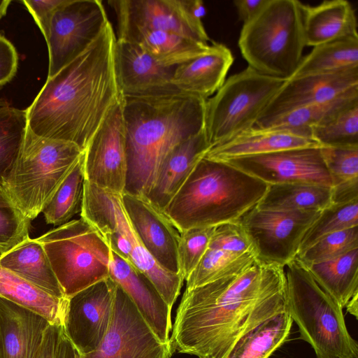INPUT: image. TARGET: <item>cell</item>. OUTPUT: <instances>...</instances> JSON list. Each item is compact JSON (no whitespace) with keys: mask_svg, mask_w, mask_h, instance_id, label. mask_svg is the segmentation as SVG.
I'll return each instance as SVG.
<instances>
[{"mask_svg":"<svg viewBox=\"0 0 358 358\" xmlns=\"http://www.w3.org/2000/svg\"><path fill=\"white\" fill-rule=\"evenodd\" d=\"M10 106L9 103L8 102V101L3 98H0V107L1 106Z\"/></svg>","mask_w":358,"mask_h":358,"instance_id":"cell-52","label":"cell"},{"mask_svg":"<svg viewBox=\"0 0 358 358\" xmlns=\"http://www.w3.org/2000/svg\"><path fill=\"white\" fill-rule=\"evenodd\" d=\"M80 217L95 229L110 228L125 239L129 260L153 283L168 306L172 308L180 293L184 279L161 267L145 249L123 207L121 194L85 182Z\"/></svg>","mask_w":358,"mask_h":358,"instance_id":"cell-10","label":"cell"},{"mask_svg":"<svg viewBox=\"0 0 358 358\" xmlns=\"http://www.w3.org/2000/svg\"><path fill=\"white\" fill-rule=\"evenodd\" d=\"M358 67V38L348 37L313 47L290 78ZM289 78V79H290Z\"/></svg>","mask_w":358,"mask_h":358,"instance_id":"cell-33","label":"cell"},{"mask_svg":"<svg viewBox=\"0 0 358 358\" xmlns=\"http://www.w3.org/2000/svg\"><path fill=\"white\" fill-rule=\"evenodd\" d=\"M55 358H84L83 355L76 348L64 331L57 346Z\"/></svg>","mask_w":358,"mask_h":358,"instance_id":"cell-49","label":"cell"},{"mask_svg":"<svg viewBox=\"0 0 358 358\" xmlns=\"http://www.w3.org/2000/svg\"><path fill=\"white\" fill-rule=\"evenodd\" d=\"M117 36L110 21L80 55L48 78L26 109L28 129L84 151L121 99L114 63Z\"/></svg>","mask_w":358,"mask_h":358,"instance_id":"cell-2","label":"cell"},{"mask_svg":"<svg viewBox=\"0 0 358 358\" xmlns=\"http://www.w3.org/2000/svg\"><path fill=\"white\" fill-rule=\"evenodd\" d=\"M0 297L62 326L67 298L55 297L0 266Z\"/></svg>","mask_w":358,"mask_h":358,"instance_id":"cell-31","label":"cell"},{"mask_svg":"<svg viewBox=\"0 0 358 358\" xmlns=\"http://www.w3.org/2000/svg\"><path fill=\"white\" fill-rule=\"evenodd\" d=\"M83 153L72 143L43 138L27 129L18 157L1 187L32 220L42 213Z\"/></svg>","mask_w":358,"mask_h":358,"instance_id":"cell-7","label":"cell"},{"mask_svg":"<svg viewBox=\"0 0 358 358\" xmlns=\"http://www.w3.org/2000/svg\"><path fill=\"white\" fill-rule=\"evenodd\" d=\"M357 299L358 294H356L350 299L345 306L347 311L356 318H357Z\"/></svg>","mask_w":358,"mask_h":358,"instance_id":"cell-50","label":"cell"},{"mask_svg":"<svg viewBox=\"0 0 358 358\" xmlns=\"http://www.w3.org/2000/svg\"><path fill=\"white\" fill-rule=\"evenodd\" d=\"M332 187L358 180V146H321Z\"/></svg>","mask_w":358,"mask_h":358,"instance_id":"cell-43","label":"cell"},{"mask_svg":"<svg viewBox=\"0 0 358 358\" xmlns=\"http://www.w3.org/2000/svg\"><path fill=\"white\" fill-rule=\"evenodd\" d=\"M320 147L287 149L223 162L267 185L306 182L331 187Z\"/></svg>","mask_w":358,"mask_h":358,"instance_id":"cell-17","label":"cell"},{"mask_svg":"<svg viewBox=\"0 0 358 358\" xmlns=\"http://www.w3.org/2000/svg\"><path fill=\"white\" fill-rule=\"evenodd\" d=\"M50 322L0 297V340L3 358H36Z\"/></svg>","mask_w":358,"mask_h":358,"instance_id":"cell-23","label":"cell"},{"mask_svg":"<svg viewBox=\"0 0 358 358\" xmlns=\"http://www.w3.org/2000/svg\"><path fill=\"white\" fill-rule=\"evenodd\" d=\"M85 178L83 153L72 168L42 213L47 224L60 226L81 213Z\"/></svg>","mask_w":358,"mask_h":358,"instance_id":"cell-34","label":"cell"},{"mask_svg":"<svg viewBox=\"0 0 358 358\" xmlns=\"http://www.w3.org/2000/svg\"><path fill=\"white\" fill-rule=\"evenodd\" d=\"M306 267L319 286L343 308L358 294V248Z\"/></svg>","mask_w":358,"mask_h":358,"instance_id":"cell-32","label":"cell"},{"mask_svg":"<svg viewBox=\"0 0 358 358\" xmlns=\"http://www.w3.org/2000/svg\"><path fill=\"white\" fill-rule=\"evenodd\" d=\"M0 266L55 297L66 298L43 246L36 238H29L1 255Z\"/></svg>","mask_w":358,"mask_h":358,"instance_id":"cell-28","label":"cell"},{"mask_svg":"<svg viewBox=\"0 0 358 358\" xmlns=\"http://www.w3.org/2000/svg\"><path fill=\"white\" fill-rule=\"evenodd\" d=\"M18 66V55L13 43L0 31V88L15 76Z\"/></svg>","mask_w":358,"mask_h":358,"instance_id":"cell-46","label":"cell"},{"mask_svg":"<svg viewBox=\"0 0 358 358\" xmlns=\"http://www.w3.org/2000/svg\"><path fill=\"white\" fill-rule=\"evenodd\" d=\"M285 80L250 66L226 79L206 101L205 131L210 148L252 127Z\"/></svg>","mask_w":358,"mask_h":358,"instance_id":"cell-9","label":"cell"},{"mask_svg":"<svg viewBox=\"0 0 358 358\" xmlns=\"http://www.w3.org/2000/svg\"><path fill=\"white\" fill-rule=\"evenodd\" d=\"M285 268L257 260L243 271L185 289L169 338L172 352L224 358L238 337L286 307Z\"/></svg>","mask_w":358,"mask_h":358,"instance_id":"cell-1","label":"cell"},{"mask_svg":"<svg viewBox=\"0 0 358 358\" xmlns=\"http://www.w3.org/2000/svg\"><path fill=\"white\" fill-rule=\"evenodd\" d=\"M301 6L296 0H268L243 24L238 44L248 66L278 78L293 76L306 46Z\"/></svg>","mask_w":358,"mask_h":358,"instance_id":"cell-6","label":"cell"},{"mask_svg":"<svg viewBox=\"0 0 358 358\" xmlns=\"http://www.w3.org/2000/svg\"><path fill=\"white\" fill-rule=\"evenodd\" d=\"M357 101H358V92L333 101L298 107L275 117L258 121L254 126L311 129L324 122L342 108Z\"/></svg>","mask_w":358,"mask_h":358,"instance_id":"cell-36","label":"cell"},{"mask_svg":"<svg viewBox=\"0 0 358 358\" xmlns=\"http://www.w3.org/2000/svg\"><path fill=\"white\" fill-rule=\"evenodd\" d=\"M63 1L64 0L22 1V3L32 15L45 40L48 36L53 15Z\"/></svg>","mask_w":358,"mask_h":358,"instance_id":"cell-45","label":"cell"},{"mask_svg":"<svg viewBox=\"0 0 358 358\" xmlns=\"http://www.w3.org/2000/svg\"><path fill=\"white\" fill-rule=\"evenodd\" d=\"M268 0H235L238 18L243 24L252 20L263 8Z\"/></svg>","mask_w":358,"mask_h":358,"instance_id":"cell-48","label":"cell"},{"mask_svg":"<svg viewBox=\"0 0 358 358\" xmlns=\"http://www.w3.org/2000/svg\"><path fill=\"white\" fill-rule=\"evenodd\" d=\"M31 221L0 186V256L30 238Z\"/></svg>","mask_w":358,"mask_h":358,"instance_id":"cell-40","label":"cell"},{"mask_svg":"<svg viewBox=\"0 0 358 358\" xmlns=\"http://www.w3.org/2000/svg\"><path fill=\"white\" fill-rule=\"evenodd\" d=\"M358 92V67L286 80L257 122Z\"/></svg>","mask_w":358,"mask_h":358,"instance_id":"cell-19","label":"cell"},{"mask_svg":"<svg viewBox=\"0 0 358 358\" xmlns=\"http://www.w3.org/2000/svg\"><path fill=\"white\" fill-rule=\"evenodd\" d=\"M214 227H194L180 233L178 257L184 280L196 268L206 252Z\"/></svg>","mask_w":358,"mask_h":358,"instance_id":"cell-42","label":"cell"},{"mask_svg":"<svg viewBox=\"0 0 358 358\" xmlns=\"http://www.w3.org/2000/svg\"><path fill=\"white\" fill-rule=\"evenodd\" d=\"M114 63L122 96L154 97L181 93L172 83L176 66L160 64L134 43L117 38Z\"/></svg>","mask_w":358,"mask_h":358,"instance_id":"cell-18","label":"cell"},{"mask_svg":"<svg viewBox=\"0 0 358 358\" xmlns=\"http://www.w3.org/2000/svg\"><path fill=\"white\" fill-rule=\"evenodd\" d=\"M83 166L87 182L114 193L124 192L127 159L122 96L84 150Z\"/></svg>","mask_w":358,"mask_h":358,"instance_id":"cell-15","label":"cell"},{"mask_svg":"<svg viewBox=\"0 0 358 358\" xmlns=\"http://www.w3.org/2000/svg\"><path fill=\"white\" fill-rule=\"evenodd\" d=\"M0 358H3V351L1 348V340H0Z\"/></svg>","mask_w":358,"mask_h":358,"instance_id":"cell-53","label":"cell"},{"mask_svg":"<svg viewBox=\"0 0 358 358\" xmlns=\"http://www.w3.org/2000/svg\"><path fill=\"white\" fill-rule=\"evenodd\" d=\"M109 21L99 0H64L55 10L45 40L48 78L57 73L84 52Z\"/></svg>","mask_w":358,"mask_h":358,"instance_id":"cell-12","label":"cell"},{"mask_svg":"<svg viewBox=\"0 0 358 358\" xmlns=\"http://www.w3.org/2000/svg\"><path fill=\"white\" fill-rule=\"evenodd\" d=\"M357 226L358 201L331 204L320 211L317 218L306 231L298 255L328 234Z\"/></svg>","mask_w":358,"mask_h":358,"instance_id":"cell-39","label":"cell"},{"mask_svg":"<svg viewBox=\"0 0 358 358\" xmlns=\"http://www.w3.org/2000/svg\"><path fill=\"white\" fill-rule=\"evenodd\" d=\"M10 3V0H0V20L6 14Z\"/></svg>","mask_w":358,"mask_h":358,"instance_id":"cell-51","label":"cell"},{"mask_svg":"<svg viewBox=\"0 0 358 358\" xmlns=\"http://www.w3.org/2000/svg\"><path fill=\"white\" fill-rule=\"evenodd\" d=\"M210 148L205 129L177 145L164 160L146 197L164 210Z\"/></svg>","mask_w":358,"mask_h":358,"instance_id":"cell-25","label":"cell"},{"mask_svg":"<svg viewBox=\"0 0 358 358\" xmlns=\"http://www.w3.org/2000/svg\"><path fill=\"white\" fill-rule=\"evenodd\" d=\"M256 261L254 253L238 255L208 245L200 262L185 280L186 289L238 274Z\"/></svg>","mask_w":358,"mask_h":358,"instance_id":"cell-35","label":"cell"},{"mask_svg":"<svg viewBox=\"0 0 358 358\" xmlns=\"http://www.w3.org/2000/svg\"><path fill=\"white\" fill-rule=\"evenodd\" d=\"M358 248V226L328 234L297 255L305 266L331 260Z\"/></svg>","mask_w":358,"mask_h":358,"instance_id":"cell-41","label":"cell"},{"mask_svg":"<svg viewBox=\"0 0 358 358\" xmlns=\"http://www.w3.org/2000/svg\"><path fill=\"white\" fill-rule=\"evenodd\" d=\"M206 101L182 93L122 96L127 159L125 193L148 194L169 153L205 129Z\"/></svg>","mask_w":358,"mask_h":358,"instance_id":"cell-3","label":"cell"},{"mask_svg":"<svg viewBox=\"0 0 358 358\" xmlns=\"http://www.w3.org/2000/svg\"><path fill=\"white\" fill-rule=\"evenodd\" d=\"M109 277L127 294L157 338L169 343L171 308L151 280L129 260L111 250Z\"/></svg>","mask_w":358,"mask_h":358,"instance_id":"cell-21","label":"cell"},{"mask_svg":"<svg viewBox=\"0 0 358 358\" xmlns=\"http://www.w3.org/2000/svg\"><path fill=\"white\" fill-rule=\"evenodd\" d=\"M285 275L287 310L317 358H357L358 345L347 329L343 308L296 257L285 266Z\"/></svg>","mask_w":358,"mask_h":358,"instance_id":"cell-5","label":"cell"},{"mask_svg":"<svg viewBox=\"0 0 358 358\" xmlns=\"http://www.w3.org/2000/svg\"><path fill=\"white\" fill-rule=\"evenodd\" d=\"M121 199L136 233L150 255L165 270L180 273V232L173 223L145 196L124 192Z\"/></svg>","mask_w":358,"mask_h":358,"instance_id":"cell-20","label":"cell"},{"mask_svg":"<svg viewBox=\"0 0 358 358\" xmlns=\"http://www.w3.org/2000/svg\"><path fill=\"white\" fill-rule=\"evenodd\" d=\"M292 323L285 307L245 331L224 358H268L286 341Z\"/></svg>","mask_w":358,"mask_h":358,"instance_id":"cell-29","label":"cell"},{"mask_svg":"<svg viewBox=\"0 0 358 358\" xmlns=\"http://www.w3.org/2000/svg\"><path fill=\"white\" fill-rule=\"evenodd\" d=\"M36 239L43 246L66 298L109 277L110 249L83 217Z\"/></svg>","mask_w":358,"mask_h":358,"instance_id":"cell-8","label":"cell"},{"mask_svg":"<svg viewBox=\"0 0 358 358\" xmlns=\"http://www.w3.org/2000/svg\"><path fill=\"white\" fill-rule=\"evenodd\" d=\"M301 8L306 46L315 47L348 37L358 38L356 15L349 1H324L315 6L301 3Z\"/></svg>","mask_w":358,"mask_h":358,"instance_id":"cell-26","label":"cell"},{"mask_svg":"<svg viewBox=\"0 0 358 358\" xmlns=\"http://www.w3.org/2000/svg\"><path fill=\"white\" fill-rule=\"evenodd\" d=\"M27 129L26 109L0 107V186L18 157Z\"/></svg>","mask_w":358,"mask_h":358,"instance_id":"cell-37","label":"cell"},{"mask_svg":"<svg viewBox=\"0 0 358 358\" xmlns=\"http://www.w3.org/2000/svg\"><path fill=\"white\" fill-rule=\"evenodd\" d=\"M233 62L231 50L213 42L204 53L176 66L172 83L181 93L206 100L222 87Z\"/></svg>","mask_w":358,"mask_h":358,"instance_id":"cell-24","label":"cell"},{"mask_svg":"<svg viewBox=\"0 0 358 358\" xmlns=\"http://www.w3.org/2000/svg\"><path fill=\"white\" fill-rule=\"evenodd\" d=\"M116 287L108 277L67 298L63 331L83 355L94 351L108 330Z\"/></svg>","mask_w":358,"mask_h":358,"instance_id":"cell-16","label":"cell"},{"mask_svg":"<svg viewBox=\"0 0 358 358\" xmlns=\"http://www.w3.org/2000/svg\"><path fill=\"white\" fill-rule=\"evenodd\" d=\"M169 343H162L127 294L117 285L113 314L98 348L84 358H170Z\"/></svg>","mask_w":358,"mask_h":358,"instance_id":"cell-14","label":"cell"},{"mask_svg":"<svg viewBox=\"0 0 358 358\" xmlns=\"http://www.w3.org/2000/svg\"><path fill=\"white\" fill-rule=\"evenodd\" d=\"M117 20V31L129 29H159L208 43L202 17L206 14L200 0L108 1Z\"/></svg>","mask_w":358,"mask_h":358,"instance_id":"cell-13","label":"cell"},{"mask_svg":"<svg viewBox=\"0 0 358 358\" xmlns=\"http://www.w3.org/2000/svg\"><path fill=\"white\" fill-rule=\"evenodd\" d=\"M331 205V187L313 183L268 185L255 206L272 211H321Z\"/></svg>","mask_w":358,"mask_h":358,"instance_id":"cell-30","label":"cell"},{"mask_svg":"<svg viewBox=\"0 0 358 358\" xmlns=\"http://www.w3.org/2000/svg\"><path fill=\"white\" fill-rule=\"evenodd\" d=\"M320 211H272L255 206L238 220L257 260L284 267L299 253L302 238Z\"/></svg>","mask_w":358,"mask_h":358,"instance_id":"cell-11","label":"cell"},{"mask_svg":"<svg viewBox=\"0 0 358 358\" xmlns=\"http://www.w3.org/2000/svg\"><path fill=\"white\" fill-rule=\"evenodd\" d=\"M117 38L137 44L160 64L176 66L208 50L210 45L173 32L150 29L117 31Z\"/></svg>","mask_w":358,"mask_h":358,"instance_id":"cell-27","label":"cell"},{"mask_svg":"<svg viewBox=\"0 0 358 358\" xmlns=\"http://www.w3.org/2000/svg\"><path fill=\"white\" fill-rule=\"evenodd\" d=\"M268 185L223 161L202 158L164 209L179 232L236 222Z\"/></svg>","mask_w":358,"mask_h":358,"instance_id":"cell-4","label":"cell"},{"mask_svg":"<svg viewBox=\"0 0 358 358\" xmlns=\"http://www.w3.org/2000/svg\"><path fill=\"white\" fill-rule=\"evenodd\" d=\"M310 130L313 139L321 146H358V101Z\"/></svg>","mask_w":358,"mask_h":358,"instance_id":"cell-38","label":"cell"},{"mask_svg":"<svg viewBox=\"0 0 358 358\" xmlns=\"http://www.w3.org/2000/svg\"><path fill=\"white\" fill-rule=\"evenodd\" d=\"M208 245L238 255L254 253L252 245L238 222L215 226Z\"/></svg>","mask_w":358,"mask_h":358,"instance_id":"cell-44","label":"cell"},{"mask_svg":"<svg viewBox=\"0 0 358 358\" xmlns=\"http://www.w3.org/2000/svg\"><path fill=\"white\" fill-rule=\"evenodd\" d=\"M62 331V326L50 324L36 358H55Z\"/></svg>","mask_w":358,"mask_h":358,"instance_id":"cell-47","label":"cell"},{"mask_svg":"<svg viewBox=\"0 0 358 358\" xmlns=\"http://www.w3.org/2000/svg\"><path fill=\"white\" fill-rule=\"evenodd\" d=\"M317 146L321 145L313 139L310 129L253 126L228 141L210 148L203 157L224 161L287 149Z\"/></svg>","mask_w":358,"mask_h":358,"instance_id":"cell-22","label":"cell"}]
</instances>
